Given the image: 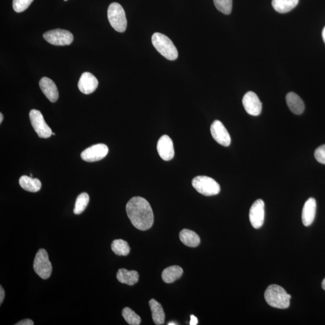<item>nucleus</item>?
Here are the masks:
<instances>
[{
  "label": "nucleus",
  "mask_w": 325,
  "mask_h": 325,
  "mask_svg": "<svg viewBox=\"0 0 325 325\" xmlns=\"http://www.w3.org/2000/svg\"><path fill=\"white\" fill-rule=\"evenodd\" d=\"M179 238L183 244L192 248L198 247L200 241L198 235L194 231L188 229H184L181 231Z\"/></svg>",
  "instance_id": "nucleus-20"
},
{
  "label": "nucleus",
  "mask_w": 325,
  "mask_h": 325,
  "mask_svg": "<svg viewBox=\"0 0 325 325\" xmlns=\"http://www.w3.org/2000/svg\"><path fill=\"white\" fill-rule=\"evenodd\" d=\"M316 201L315 199L310 198L307 200L302 209V223L306 227H309L314 222L316 213Z\"/></svg>",
  "instance_id": "nucleus-16"
},
{
  "label": "nucleus",
  "mask_w": 325,
  "mask_h": 325,
  "mask_svg": "<svg viewBox=\"0 0 325 325\" xmlns=\"http://www.w3.org/2000/svg\"><path fill=\"white\" fill-rule=\"evenodd\" d=\"M214 5L219 11L229 15L232 11L233 0H213Z\"/></svg>",
  "instance_id": "nucleus-27"
},
{
  "label": "nucleus",
  "mask_w": 325,
  "mask_h": 325,
  "mask_svg": "<svg viewBox=\"0 0 325 325\" xmlns=\"http://www.w3.org/2000/svg\"><path fill=\"white\" fill-rule=\"evenodd\" d=\"M39 86L44 94L52 103L57 101L58 92L54 82L49 78L43 77L40 79Z\"/></svg>",
  "instance_id": "nucleus-15"
},
{
  "label": "nucleus",
  "mask_w": 325,
  "mask_h": 325,
  "mask_svg": "<svg viewBox=\"0 0 325 325\" xmlns=\"http://www.w3.org/2000/svg\"><path fill=\"white\" fill-rule=\"evenodd\" d=\"M152 44L159 53L169 60H175L178 56L177 48L172 41L164 34L155 33L152 36Z\"/></svg>",
  "instance_id": "nucleus-3"
},
{
  "label": "nucleus",
  "mask_w": 325,
  "mask_h": 325,
  "mask_svg": "<svg viewBox=\"0 0 325 325\" xmlns=\"http://www.w3.org/2000/svg\"><path fill=\"white\" fill-rule=\"evenodd\" d=\"M321 287L324 290H325V278L323 279L322 283H321Z\"/></svg>",
  "instance_id": "nucleus-34"
},
{
  "label": "nucleus",
  "mask_w": 325,
  "mask_h": 325,
  "mask_svg": "<svg viewBox=\"0 0 325 325\" xmlns=\"http://www.w3.org/2000/svg\"><path fill=\"white\" fill-rule=\"evenodd\" d=\"M89 202V196L87 193H82L76 199L74 213L79 214L84 212Z\"/></svg>",
  "instance_id": "nucleus-25"
},
{
  "label": "nucleus",
  "mask_w": 325,
  "mask_h": 325,
  "mask_svg": "<svg viewBox=\"0 0 325 325\" xmlns=\"http://www.w3.org/2000/svg\"><path fill=\"white\" fill-rule=\"evenodd\" d=\"M34 0H13V8L16 12L25 11Z\"/></svg>",
  "instance_id": "nucleus-28"
},
{
  "label": "nucleus",
  "mask_w": 325,
  "mask_h": 325,
  "mask_svg": "<svg viewBox=\"0 0 325 325\" xmlns=\"http://www.w3.org/2000/svg\"><path fill=\"white\" fill-rule=\"evenodd\" d=\"M210 131L213 139L217 143L224 147L230 146L231 141L230 135L220 121L214 120L211 126Z\"/></svg>",
  "instance_id": "nucleus-11"
},
{
  "label": "nucleus",
  "mask_w": 325,
  "mask_h": 325,
  "mask_svg": "<svg viewBox=\"0 0 325 325\" xmlns=\"http://www.w3.org/2000/svg\"><path fill=\"white\" fill-rule=\"evenodd\" d=\"M157 151L160 157L165 161L172 160L174 157V144L170 137L164 135L159 139L157 145Z\"/></svg>",
  "instance_id": "nucleus-13"
},
{
  "label": "nucleus",
  "mask_w": 325,
  "mask_h": 325,
  "mask_svg": "<svg viewBox=\"0 0 325 325\" xmlns=\"http://www.w3.org/2000/svg\"><path fill=\"white\" fill-rule=\"evenodd\" d=\"M265 202L262 199L255 200L250 210V220L255 229L261 228L265 221Z\"/></svg>",
  "instance_id": "nucleus-10"
},
{
  "label": "nucleus",
  "mask_w": 325,
  "mask_h": 325,
  "mask_svg": "<svg viewBox=\"0 0 325 325\" xmlns=\"http://www.w3.org/2000/svg\"><path fill=\"white\" fill-rule=\"evenodd\" d=\"M173 324H177V323H174V322H170L168 323V325H173Z\"/></svg>",
  "instance_id": "nucleus-36"
},
{
  "label": "nucleus",
  "mask_w": 325,
  "mask_h": 325,
  "mask_svg": "<svg viewBox=\"0 0 325 325\" xmlns=\"http://www.w3.org/2000/svg\"><path fill=\"white\" fill-rule=\"evenodd\" d=\"M265 298L270 306L279 309H286L290 306L291 295L287 293L282 287L272 285L266 290Z\"/></svg>",
  "instance_id": "nucleus-2"
},
{
  "label": "nucleus",
  "mask_w": 325,
  "mask_h": 325,
  "mask_svg": "<svg viewBox=\"0 0 325 325\" xmlns=\"http://www.w3.org/2000/svg\"><path fill=\"white\" fill-rule=\"evenodd\" d=\"M109 153L107 145L102 144L93 145L82 152L81 157L87 162H95L102 160Z\"/></svg>",
  "instance_id": "nucleus-9"
},
{
  "label": "nucleus",
  "mask_w": 325,
  "mask_h": 325,
  "mask_svg": "<svg viewBox=\"0 0 325 325\" xmlns=\"http://www.w3.org/2000/svg\"><path fill=\"white\" fill-rule=\"evenodd\" d=\"M286 102L290 110L295 115H301L305 109L302 99L295 93L290 92L286 96Z\"/></svg>",
  "instance_id": "nucleus-17"
},
{
  "label": "nucleus",
  "mask_w": 325,
  "mask_h": 325,
  "mask_svg": "<svg viewBox=\"0 0 325 325\" xmlns=\"http://www.w3.org/2000/svg\"><path fill=\"white\" fill-rule=\"evenodd\" d=\"M242 103L249 115L255 116L260 115L262 103L254 92L251 91L247 92L242 99Z\"/></svg>",
  "instance_id": "nucleus-12"
},
{
  "label": "nucleus",
  "mask_w": 325,
  "mask_h": 325,
  "mask_svg": "<svg viewBox=\"0 0 325 325\" xmlns=\"http://www.w3.org/2000/svg\"><path fill=\"white\" fill-rule=\"evenodd\" d=\"M19 185L26 191L30 192H37L39 191L42 184L39 179L24 175L20 178Z\"/></svg>",
  "instance_id": "nucleus-22"
},
{
  "label": "nucleus",
  "mask_w": 325,
  "mask_h": 325,
  "mask_svg": "<svg viewBox=\"0 0 325 325\" xmlns=\"http://www.w3.org/2000/svg\"><path fill=\"white\" fill-rule=\"evenodd\" d=\"M152 312V317L155 324L161 325L164 324L165 314L161 304L154 299L149 302Z\"/></svg>",
  "instance_id": "nucleus-19"
},
{
  "label": "nucleus",
  "mask_w": 325,
  "mask_h": 325,
  "mask_svg": "<svg viewBox=\"0 0 325 325\" xmlns=\"http://www.w3.org/2000/svg\"><path fill=\"white\" fill-rule=\"evenodd\" d=\"M110 25L116 32L123 33L127 27V21L125 11L122 6L117 3L110 4L107 11Z\"/></svg>",
  "instance_id": "nucleus-4"
},
{
  "label": "nucleus",
  "mask_w": 325,
  "mask_h": 325,
  "mask_svg": "<svg viewBox=\"0 0 325 325\" xmlns=\"http://www.w3.org/2000/svg\"><path fill=\"white\" fill-rule=\"evenodd\" d=\"M29 115L31 124L38 136L47 139L53 135L50 127L47 125L43 114L39 110L35 109L31 110Z\"/></svg>",
  "instance_id": "nucleus-8"
},
{
  "label": "nucleus",
  "mask_w": 325,
  "mask_h": 325,
  "mask_svg": "<svg viewBox=\"0 0 325 325\" xmlns=\"http://www.w3.org/2000/svg\"><path fill=\"white\" fill-rule=\"evenodd\" d=\"M3 120V114L1 113H0V123H2Z\"/></svg>",
  "instance_id": "nucleus-35"
},
{
  "label": "nucleus",
  "mask_w": 325,
  "mask_h": 325,
  "mask_svg": "<svg viewBox=\"0 0 325 325\" xmlns=\"http://www.w3.org/2000/svg\"><path fill=\"white\" fill-rule=\"evenodd\" d=\"M111 248L114 253L117 255L127 256L130 254L129 245L125 240L122 239L113 240Z\"/></svg>",
  "instance_id": "nucleus-24"
},
{
  "label": "nucleus",
  "mask_w": 325,
  "mask_h": 325,
  "mask_svg": "<svg viewBox=\"0 0 325 325\" xmlns=\"http://www.w3.org/2000/svg\"><path fill=\"white\" fill-rule=\"evenodd\" d=\"M298 3L299 0H272V5L276 12L286 13L291 11Z\"/></svg>",
  "instance_id": "nucleus-23"
},
{
  "label": "nucleus",
  "mask_w": 325,
  "mask_h": 325,
  "mask_svg": "<svg viewBox=\"0 0 325 325\" xmlns=\"http://www.w3.org/2000/svg\"><path fill=\"white\" fill-rule=\"evenodd\" d=\"M64 1H68V0H64Z\"/></svg>",
  "instance_id": "nucleus-37"
},
{
  "label": "nucleus",
  "mask_w": 325,
  "mask_h": 325,
  "mask_svg": "<svg viewBox=\"0 0 325 325\" xmlns=\"http://www.w3.org/2000/svg\"><path fill=\"white\" fill-rule=\"evenodd\" d=\"M198 320L197 319V317L194 315L191 316V321H190V324L191 325H196L198 324Z\"/></svg>",
  "instance_id": "nucleus-32"
},
{
  "label": "nucleus",
  "mask_w": 325,
  "mask_h": 325,
  "mask_svg": "<svg viewBox=\"0 0 325 325\" xmlns=\"http://www.w3.org/2000/svg\"><path fill=\"white\" fill-rule=\"evenodd\" d=\"M122 315L129 324L139 325L141 323L140 317L129 307L123 309Z\"/></svg>",
  "instance_id": "nucleus-26"
},
{
  "label": "nucleus",
  "mask_w": 325,
  "mask_h": 325,
  "mask_svg": "<svg viewBox=\"0 0 325 325\" xmlns=\"http://www.w3.org/2000/svg\"><path fill=\"white\" fill-rule=\"evenodd\" d=\"M183 270L178 266H172L165 269L162 272L161 278L166 283H173L181 277Z\"/></svg>",
  "instance_id": "nucleus-21"
},
{
  "label": "nucleus",
  "mask_w": 325,
  "mask_h": 325,
  "mask_svg": "<svg viewBox=\"0 0 325 325\" xmlns=\"http://www.w3.org/2000/svg\"><path fill=\"white\" fill-rule=\"evenodd\" d=\"M128 217L137 229L146 231L153 226L154 214L147 200L140 196L133 197L126 206Z\"/></svg>",
  "instance_id": "nucleus-1"
},
{
  "label": "nucleus",
  "mask_w": 325,
  "mask_h": 325,
  "mask_svg": "<svg viewBox=\"0 0 325 325\" xmlns=\"http://www.w3.org/2000/svg\"><path fill=\"white\" fill-rule=\"evenodd\" d=\"M33 269L41 278L47 279L50 277L53 268L47 252L44 249H40L37 252L33 262Z\"/></svg>",
  "instance_id": "nucleus-6"
},
{
  "label": "nucleus",
  "mask_w": 325,
  "mask_h": 325,
  "mask_svg": "<svg viewBox=\"0 0 325 325\" xmlns=\"http://www.w3.org/2000/svg\"><path fill=\"white\" fill-rule=\"evenodd\" d=\"M116 278L120 283L133 286L139 281V275L137 271L120 269L117 273Z\"/></svg>",
  "instance_id": "nucleus-18"
},
{
  "label": "nucleus",
  "mask_w": 325,
  "mask_h": 325,
  "mask_svg": "<svg viewBox=\"0 0 325 325\" xmlns=\"http://www.w3.org/2000/svg\"><path fill=\"white\" fill-rule=\"evenodd\" d=\"M98 79L90 72H84L79 79L78 87L83 93L91 94L98 88Z\"/></svg>",
  "instance_id": "nucleus-14"
},
{
  "label": "nucleus",
  "mask_w": 325,
  "mask_h": 325,
  "mask_svg": "<svg viewBox=\"0 0 325 325\" xmlns=\"http://www.w3.org/2000/svg\"><path fill=\"white\" fill-rule=\"evenodd\" d=\"M314 157L321 164L325 165V145L318 147L314 152Z\"/></svg>",
  "instance_id": "nucleus-29"
},
{
  "label": "nucleus",
  "mask_w": 325,
  "mask_h": 325,
  "mask_svg": "<svg viewBox=\"0 0 325 325\" xmlns=\"http://www.w3.org/2000/svg\"><path fill=\"white\" fill-rule=\"evenodd\" d=\"M322 37H323L324 43L325 44V27H324L322 31Z\"/></svg>",
  "instance_id": "nucleus-33"
},
{
  "label": "nucleus",
  "mask_w": 325,
  "mask_h": 325,
  "mask_svg": "<svg viewBox=\"0 0 325 325\" xmlns=\"http://www.w3.org/2000/svg\"><path fill=\"white\" fill-rule=\"evenodd\" d=\"M5 297V292L2 286H0V305H2Z\"/></svg>",
  "instance_id": "nucleus-31"
},
{
  "label": "nucleus",
  "mask_w": 325,
  "mask_h": 325,
  "mask_svg": "<svg viewBox=\"0 0 325 325\" xmlns=\"http://www.w3.org/2000/svg\"><path fill=\"white\" fill-rule=\"evenodd\" d=\"M192 186L197 192L206 196L216 195L220 191L218 183L207 176H198L193 178Z\"/></svg>",
  "instance_id": "nucleus-5"
},
{
  "label": "nucleus",
  "mask_w": 325,
  "mask_h": 325,
  "mask_svg": "<svg viewBox=\"0 0 325 325\" xmlns=\"http://www.w3.org/2000/svg\"><path fill=\"white\" fill-rule=\"evenodd\" d=\"M16 325H33L34 323L32 320L30 319H24L19 321V322L15 323Z\"/></svg>",
  "instance_id": "nucleus-30"
},
{
  "label": "nucleus",
  "mask_w": 325,
  "mask_h": 325,
  "mask_svg": "<svg viewBox=\"0 0 325 325\" xmlns=\"http://www.w3.org/2000/svg\"><path fill=\"white\" fill-rule=\"evenodd\" d=\"M44 38L48 43L56 46H69L74 40L73 34L62 29L48 31L44 34Z\"/></svg>",
  "instance_id": "nucleus-7"
}]
</instances>
